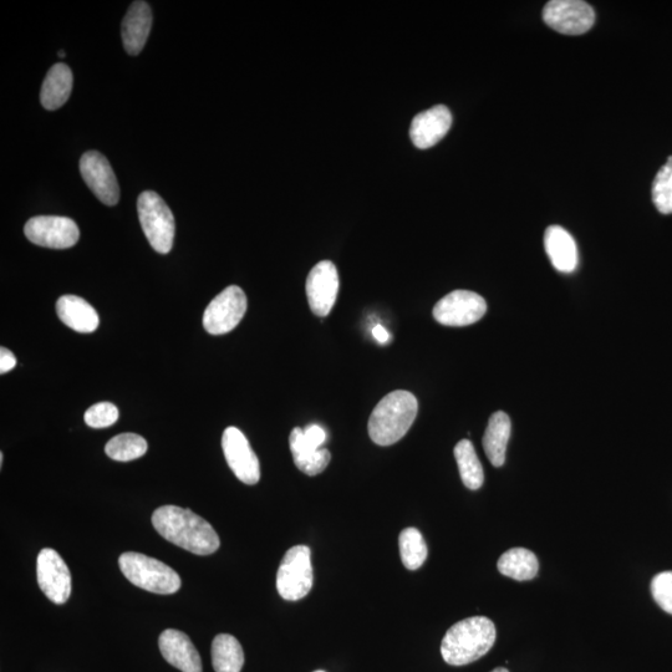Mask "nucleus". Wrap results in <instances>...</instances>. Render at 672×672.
Here are the masks:
<instances>
[{"mask_svg": "<svg viewBox=\"0 0 672 672\" xmlns=\"http://www.w3.org/2000/svg\"><path fill=\"white\" fill-rule=\"evenodd\" d=\"M152 524L166 541L197 556H210L220 548L215 528L191 509L162 506L152 514Z\"/></svg>", "mask_w": 672, "mask_h": 672, "instance_id": "1", "label": "nucleus"}, {"mask_svg": "<svg viewBox=\"0 0 672 672\" xmlns=\"http://www.w3.org/2000/svg\"><path fill=\"white\" fill-rule=\"evenodd\" d=\"M496 626L486 616H471L448 629L441 644L442 658L448 665L475 663L495 645Z\"/></svg>", "mask_w": 672, "mask_h": 672, "instance_id": "2", "label": "nucleus"}, {"mask_svg": "<svg viewBox=\"0 0 672 672\" xmlns=\"http://www.w3.org/2000/svg\"><path fill=\"white\" fill-rule=\"evenodd\" d=\"M419 402L409 391L390 392L376 405L369 420L370 439L379 446L399 442L414 424Z\"/></svg>", "mask_w": 672, "mask_h": 672, "instance_id": "3", "label": "nucleus"}, {"mask_svg": "<svg viewBox=\"0 0 672 672\" xmlns=\"http://www.w3.org/2000/svg\"><path fill=\"white\" fill-rule=\"evenodd\" d=\"M119 565L122 574L132 584L147 592L170 595L181 588V578L175 570L145 554L135 552L121 554Z\"/></svg>", "mask_w": 672, "mask_h": 672, "instance_id": "4", "label": "nucleus"}, {"mask_svg": "<svg viewBox=\"0 0 672 672\" xmlns=\"http://www.w3.org/2000/svg\"><path fill=\"white\" fill-rule=\"evenodd\" d=\"M142 231L156 252H171L175 239V217L166 202L154 191L142 192L137 200Z\"/></svg>", "mask_w": 672, "mask_h": 672, "instance_id": "5", "label": "nucleus"}, {"mask_svg": "<svg viewBox=\"0 0 672 672\" xmlns=\"http://www.w3.org/2000/svg\"><path fill=\"white\" fill-rule=\"evenodd\" d=\"M313 582L312 553L309 547L290 548L278 569L277 589L280 597L288 602H297L307 597Z\"/></svg>", "mask_w": 672, "mask_h": 672, "instance_id": "6", "label": "nucleus"}, {"mask_svg": "<svg viewBox=\"0 0 672 672\" xmlns=\"http://www.w3.org/2000/svg\"><path fill=\"white\" fill-rule=\"evenodd\" d=\"M247 312V297L237 285H229L208 305L203 314V327L211 335L232 332Z\"/></svg>", "mask_w": 672, "mask_h": 672, "instance_id": "7", "label": "nucleus"}, {"mask_svg": "<svg viewBox=\"0 0 672 672\" xmlns=\"http://www.w3.org/2000/svg\"><path fill=\"white\" fill-rule=\"evenodd\" d=\"M486 300L470 290H455L445 295L434 308V318L446 327H467L485 317Z\"/></svg>", "mask_w": 672, "mask_h": 672, "instance_id": "8", "label": "nucleus"}, {"mask_svg": "<svg viewBox=\"0 0 672 672\" xmlns=\"http://www.w3.org/2000/svg\"><path fill=\"white\" fill-rule=\"evenodd\" d=\"M544 22L565 35H582L595 23V12L582 0H552L543 9Z\"/></svg>", "mask_w": 672, "mask_h": 672, "instance_id": "9", "label": "nucleus"}, {"mask_svg": "<svg viewBox=\"0 0 672 672\" xmlns=\"http://www.w3.org/2000/svg\"><path fill=\"white\" fill-rule=\"evenodd\" d=\"M24 233L37 246L52 249L74 247L80 237L78 224L58 216L34 217L25 224Z\"/></svg>", "mask_w": 672, "mask_h": 672, "instance_id": "10", "label": "nucleus"}, {"mask_svg": "<svg viewBox=\"0 0 672 672\" xmlns=\"http://www.w3.org/2000/svg\"><path fill=\"white\" fill-rule=\"evenodd\" d=\"M222 448L229 468L239 481L257 485L261 480V466L247 437L237 427H228L222 436Z\"/></svg>", "mask_w": 672, "mask_h": 672, "instance_id": "11", "label": "nucleus"}, {"mask_svg": "<svg viewBox=\"0 0 672 672\" xmlns=\"http://www.w3.org/2000/svg\"><path fill=\"white\" fill-rule=\"evenodd\" d=\"M38 584L53 603L68 602L71 594V574L60 554L52 548H44L37 560Z\"/></svg>", "mask_w": 672, "mask_h": 672, "instance_id": "12", "label": "nucleus"}, {"mask_svg": "<svg viewBox=\"0 0 672 672\" xmlns=\"http://www.w3.org/2000/svg\"><path fill=\"white\" fill-rule=\"evenodd\" d=\"M80 172L86 185L106 206H116L120 188L110 162L98 151H89L81 157Z\"/></svg>", "mask_w": 672, "mask_h": 672, "instance_id": "13", "label": "nucleus"}, {"mask_svg": "<svg viewBox=\"0 0 672 672\" xmlns=\"http://www.w3.org/2000/svg\"><path fill=\"white\" fill-rule=\"evenodd\" d=\"M339 292V274L330 261L319 262L307 279V295L310 309L318 317H328L332 312Z\"/></svg>", "mask_w": 672, "mask_h": 672, "instance_id": "14", "label": "nucleus"}, {"mask_svg": "<svg viewBox=\"0 0 672 672\" xmlns=\"http://www.w3.org/2000/svg\"><path fill=\"white\" fill-rule=\"evenodd\" d=\"M451 125V111L445 105H436L414 117L411 122L410 137L419 149H430L444 139Z\"/></svg>", "mask_w": 672, "mask_h": 672, "instance_id": "15", "label": "nucleus"}, {"mask_svg": "<svg viewBox=\"0 0 672 672\" xmlns=\"http://www.w3.org/2000/svg\"><path fill=\"white\" fill-rule=\"evenodd\" d=\"M159 646L168 664L182 672H202L201 656L182 631L167 629L160 635Z\"/></svg>", "mask_w": 672, "mask_h": 672, "instance_id": "16", "label": "nucleus"}, {"mask_svg": "<svg viewBox=\"0 0 672 672\" xmlns=\"http://www.w3.org/2000/svg\"><path fill=\"white\" fill-rule=\"evenodd\" d=\"M152 27V12L146 2H135L122 20V43L130 55H139L144 49Z\"/></svg>", "mask_w": 672, "mask_h": 672, "instance_id": "17", "label": "nucleus"}, {"mask_svg": "<svg viewBox=\"0 0 672 672\" xmlns=\"http://www.w3.org/2000/svg\"><path fill=\"white\" fill-rule=\"evenodd\" d=\"M56 312L61 322L75 332L90 334L99 328V315L93 305L76 295H63L56 303Z\"/></svg>", "mask_w": 672, "mask_h": 672, "instance_id": "18", "label": "nucleus"}, {"mask_svg": "<svg viewBox=\"0 0 672 672\" xmlns=\"http://www.w3.org/2000/svg\"><path fill=\"white\" fill-rule=\"evenodd\" d=\"M544 247L553 267L560 273H573L578 267V247L563 227L551 226L544 236Z\"/></svg>", "mask_w": 672, "mask_h": 672, "instance_id": "19", "label": "nucleus"}, {"mask_svg": "<svg viewBox=\"0 0 672 672\" xmlns=\"http://www.w3.org/2000/svg\"><path fill=\"white\" fill-rule=\"evenodd\" d=\"M290 451H292L295 466L308 476H317L328 467L332 455L327 448H314L304 439V430L295 427L289 437Z\"/></svg>", "mask_w": 672, "mask_h": 672, "instance_id": "20", "label": "nucleus"}, {"mask_svg": "<svg viewBox=\"0 0 672 672\" xmlns=\"http://www.w3.org/2000/svg\"><path fill=\"white\" fill-rule=\"evenodd\" d=\"M511 419L506 412L498 411L488 421L485 436H483V448H485L488 460L495 467H501L506 462V452L509 437H511Z\"/></svg>", "mask_w": 672, "mask_h": 672, "instance_id": "21", "label": "nucleus"}, {"mask_svg": "<svg viewBox=\"0 0 672 672\" xmlns=\"http://www.w3.org/2000/svg\"><path fill=\"white\" fill-rule=\"evenodd\" d=\"M71 90H73V73L69 66L55 64L49 70L40 93L43 108L52 111L61 108L70 98Z\"/></svg>", "mask_w": 672, "mask_h": 672, "instance_id": "22", "label": "nucleus"}, {"mask_svg": "<svg viewBox=\"0 0 672 672\" xmlns=\"http://www.w3.org/2000/svg\"><path fill=\"white\" fill-rule=\"evenodd\" d=\"M498 570L508 578L524 582L536 577L539 569L536 554L526 548H512L502 554L497 564Z\"/></svg>", "mask_w": 672, "mask_h": 672, "instance_id": "23", "label": "nucleus"}, {"mask_svg": "<svg viewBox=\"0 0 672 672\" xmlns=\"http://www.w3.org/2000/svg\"><path fill=\"white\" fill-rule=\"evenodd\" d=\"M212 665L216 672H241L244 665L242 645L229 634L217 635L212 643Z\"/></svg>", "mask_w": 672, "mask_h": 672, "instance_id": "24", "label": "nucleus"}, {"mask_svg": "<svg viewBox=\"0 0 672 672\" xmlns=\"http://www.w3.org/2000/svg\"><path fill=\"white\" fill-rule=\"evenodd\" d=\"M455 457L461 480L468 490H480L485 482V472L470 440H462L455 447Z\"/></svg>", "mask_w": 672, "mask_h": 672, "instance_id": "25", "label": "nucleus"}, {"mask_svg": "<svg viewBox=\"0 0 672 672\" xmlns=\"http://www.w3.org/2000/svg\"><path fill=\"white\" fill-rule=\"evenodd\" d=\"M402 564L409 570L422 567L427 559V546L424 537L416 528H406L399 537Z\"/></svg>", "mask_w": 672, "mask_h": 672, "instance_id": "26", "label": "nucleus"}, {"mask_svg": "<svg viewBox=\"0 0 672 672\" xmlns=\"http://www.w3.org/2000/svg\"><path fill=\"white\" fill-rule=\"evenodd\" d=\"M106 455L112 460L129 462L137 460L147 452L144 437L136 434H121L114 437L105 446Z\"/></svg>", "mask_w": 672, "mask_h": 672, "instance_id": "27", "label": "nucleus"}, {"mask_svg": "<svg viewBox=\"0 0 672 672\" xmlns=\"http://www.w3.org/2000/svg\"><path fill=\"white\" fill-rule=\"evenodd\" d=\"M653 201L663 215L672 213V156L656 175L653 183Z\"/></svg>", "mask_w": 672, "mask_h": 672, "instance_id": "28", "label": "nucleus"}, {"mask_svg": "<svg viewBox=\"0 0 672 672\" xmlns=\"http://www.w3.org/2000/svg\"><path fill=\"white\" fill-rule=\"evenodd\" d=\"M84 420L93 429H105L119 420V410L111 402H99L85 412Z\"/></svg>", "mask_w": 672, "mask_h": 672, "instance_id": "29", "label": "nucleus"}, {"mask_svg": "<svg viewBox=\"0 0 672 672\" xmlns=\"http://www.w3.org/2000/svg\"><path fill=\"white\" fill-rule=\"evenodd\" d=\"M651 594L659 607L672 615V572L656 575L651 582Z\"/></svg>", "mask_w": 672, "mask_h": 672, "instance_id": "30", "label": "nucleus"}, {"mask_svg": "<svg viewBox=\"0 0 672 672\" xmlns=\"http://www.w3.org/2000/svg\"><path fill=\"white\" fill-rule=\"evenodd\" d=\"M304 439L309 446L314 448H322L324 442L327 441V432L319 425H310L304 429Z\"/></svg>", "mask_w": 672, "mask_h": 672, "instance_id": "31", "label": "nucleus"}, {"mask_svg": "<svg viewBox=\"0 0 672 672\" xmlns=\"http://www.w3.org/2000/svg\"><path fill=\"white\" fill-rule=\"evenodd\" d=\"M15 365H17V359H15L12 351L5 348L0 349V374L9 373L10 370L15 368Z\"/></svg>", "mask_w": 672, "mask_h": 672, "instance_id": "32", "label": "nucleus"}, {"mask_svg": "<svg viewBox=\"0 0 672 672\" xmlns=\"http://www.w3.org/2000/svg\"><path fill=\"white\" fill-rule=\"evenodd\" d=\"M373 335L380 344H386L390 340V334L388 330H386L384 327H381V325H376V327L373 329Z\"/></svg>", "mask_w": 672, "mask_h": 672, "instance_id": "33", "label": "nucleus"}, {"mask_svg": "<svg viewBox=\"0 0 672 672\" xmlns=\"http://www.w3.org/2000/svg\"><path fill=\"white\" fill-rule=\"evenodd\" d=\"M491 672H509L506 668H497Z\"/></svg>", "mask_w": 672, "mask_h": 672, "instance_id": "34", "label": "nucleus"}, {"mask_svg": "<svg viewBox=\"0 0 672 672\" xmlns=\"http://www.w3.org/2000/svg\"><path fill=\"white\" fill-rule=\"evenodd\" d=\"M3 461H4V455L3 452L0 453V466H3Z\"/></svg>", "mask_w": 672, "mask_h": 672, "instance_id": "35", "label": "nucleus"}, {"mask_svg": "<svg viewBox=\"0 0 672 672\" xmlns=\"http://www.w3.org/2000/svg\"><path fill=\"white\" fill-rule=\"evenodd\" d=\"M59 56L60 58H65V52H63V50H60Z\"/></svg>", "mask_w": 672, "mask_h": 672, "instance_id": "36", "label": "nucleus"}, {"mask_svg": "<svg viewBox=\"0 0 672 672\" xmlns=\"http://www.w3.org/2000/svg\"><path fill=\"white\" fill-rule=\"evenodd\" d=\"M315 672H325V671H315Z\"/></svg>", "mask_w": 672, "mask_h": 672, "instance_id": "37", "label": "nucleus"}]
</instances>
